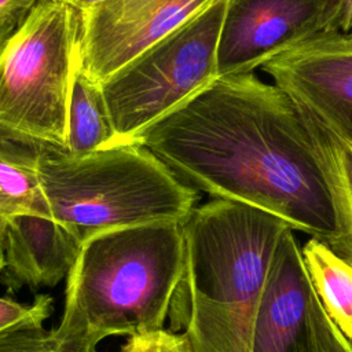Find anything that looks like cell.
Instances as JSON below:
<instances>
[{"instance_id":"obj_1","label":"cell","mask_w":352,"mask_h":352,"mask_svg":"<svg viewBox=\"0 0 352 352\" xmlns=\"http://www.w3.org/2000/svg\"><path fill=\"white\" fill-rule=\"evenodd\" d=\"M133 142L213 198L268 212L327 242L330 183L304 110L256 74L219 77Z\"/></svg>"},{"instance_id":"obj_2","label":"cell","mask_w":352,"mask_h":352,"mask_svg":"<svg viewBox=\"0 0 352 352\" xmlns=\"http://www.w3.org/2000/svg\"><path fill=\"white\" fill-rule=\"evenodd\" d=\"M289 228L235 201L195 206L183 223L184 270L168 316L190 352H253L263 293Z\"/></svg>"},{"instance_id":"obj_3","label":"cell","mask_w":352,"mask_h":352,"mask_svg":"<svg viewBox=\"0 0 352 352\" xmlns=\"http://www.w3.org/2000/svg\"><path fill=\"white\" fill-rule=\"evenodd\" d=\"M184 260L179 221L125 227L85 239L66 278L55 336L96 348L106 337L132 338L164 330Z\"/></svg>"},{"instance_id":"obj_4","label":"cell","mask_w":352,"mask_h":352,"mask_svg":"<svg viewBox=\"0 0 352 352\" xmlns=\"http://www.w3.org/2000/svg\"><path fill=\"white\" fill-rule=\"evenodd\" d=\"M38 176L51 219L81 242L125 227L184 223L198 201L195 188L136 142L85 155L43 142Z\"/></svg>"},{"instance_id":"obj_5","label":"cell","mask_w":352,"mask_h":352,"mask_svg":"<svg viewBox=\"0 0 352 352\" xmlns=\"http://www.w3.org/2000/svg\"><path fill=\"white\" fill-rule=\"evenodd\" d=\"M77 11L37 0L0 51V125L65 147Z\"/></svg>"},{"instance_id":"obj_6","label":"cell","mask_w":352,"mask_h":352,"mask_svg":"<svg viewBox=\"0 0 352 352\" xmlns=\"http://www.w3.org/2000/svg\"><path fill=\"white\" fill-rule=\"evenodd\" d=\"M228 0H214L102 85L120 143L133 142L219 78L217 44Z\"/></svg>"},{"instance_id":"obj_7","label":"cell","mask_w":352,"mask_h":352,"mask_svg":"<svg viewBox=\"0 0 352 352\" xmlns=\"http://www.w3.org/2000/svg\"><path fill=\"white\" fill-rule=\"evenodd\" d=\"M214 0H106L76 10V59L103 84Z\"/></svg>"},{"instance_id":"obj_8","label":"cell","mask_w":352,"mask_h":352,"mask_svg":"<svg viewBox=\"0 0 352 352\" xmlns=\"http://www.w3.org/2000/svg\"><path fill=\"white\" fill-rule=\"evenodd\" d=\"M337 8L333 0H228L217 44L219 77L252 73L326 32Z\"/></svg>"},{"instance_id":"obj_9","label":"cell","mask_w":352,"mask_h":352,"mask_svg":"<svg viewBox=\"0 0 352 352\" xmlns=\"http://www.w3.org/2000/svg\"><path fill=\"white\" fill-rule=\"evenodd\" d=\"M263 69L314 120L352 144V36L322 32Z\"/></svg>"},{"instance_id":"obj_10","label":"cell","mask_w":352,"mask_h":352,"mask_svg":"<svg viewBox=\"0 0 352 352\" xmlns=\"http://www.w3.org/2000/svg\"><path fill=\"white\" fill-rule=\"evenodd\" d=\"M289 228L278 246L263 293L253 352H315L309 323L312 285Z\"/></svg>"},{"instance_id":"obj_11","label":"cell","mask_w":352,"mask_h":352,"mask_svg":"<svg viewBox=\"0 0 352 352\" xmlns=\"http://www.w3.org/2000/svg\"><path fill=\"white\" fill-rule=\"evenodd\" d=\"M81 245L67 227L51 217L26 213L10 216L3 238L1 282L10 293L54 287L67 278Z\"/></svg>"},{"instance_id":"obj_12","label":"cell","mask_w":352,"mask_h":352,"mask_svg":"<svg viewBox=\"0 0 352 352\" xmlns=\"http://www.w3.org/2000/svg\"><path fill=\"white\" fill-rule=\"evenodd\" d=\"M43 140L0 125V212L51 217L41 190L38 160Z\"/></svg>"},{"instance_id":"obj_13","label":"cell","mask_w":352,"mask_h":352,"mask_svg":"<svg viewBox=\"0 0 352 352\" xmlns=\"http://www.w3.org/2000/svg\"><path fill=\"white\" fill-rule=\"evenodd\" d=\"M118 143L102 85L91 80L76 59L67 107L66 151L85 155Z\"/></svg>"},{"instance_id":"obj_14","label":"cell","mask_w":352,"mask_h":352,"mask_svg":"<svg viewBox=\"0 0 352 352\" xmlns=\"http://www.w3.org/2000/svg\"><path fill=\"white\" fill-rule=\"evenodd\" d=\"M311 285L330 320L352 342V261L312 238L301 249Z\"/></svg>"},{"instance_id":"obj_15","label":"cell","mask_w":352,"mask_h":352,"mask_svg":"<svg viewBox=\"0 0 352 352\" xmlns=\"http://www.w3.org/2000/svg\"><path fill=\"white\" fill-rule=\"evenodd\" d=\"M318 153L323 162L336 210V234L327 243L352 261V144L329 132L307 111Z\"/></svg>"},{"instance_id":"obj_16","label":"cell","mask_w":352,"mask_h":352,"mask_svg":"<svg viewBox=\"0 0 352 352\" xmlns=\"http://www.w3.org/2000/svg\"><path fill=\"white\" fill-rule=\"evenodd\" d=\"M0 352H98L78 344L59 340L52 331H45L43 324L28 326L0 336Z\"/></svg>"},{"instance_id":"obj_17","label":"cell","mask_w":352,"mask_h":352,"mask_svg":"<svg viewBox=\"0 0 352 352\" xmlns=\"http://www.w3.org/2000/svg\"><path fill=\"white\" fill-rule=\"evenodd\" d=\"M52 311V298L40 294L32 304L0 297V336L28 326H40Z\"/></svg>"},{"instance_id":"obj_18","label":"cell","mask_w":352,"mask_h":352,"mask_svg":"<svg viewBox=\"0 0 352 352\" xmlns=\"http://www.w3.org/2000/svg\"><path fill=\"white\" fill-rule=\"evenodd\" d=\"M309 323L315 352H352V342L330 320L315 290L309 301Z\"/></svg>"},{"instance_id":"obj_19","label":"cell","mask_w":352,"mask_h":352,"mask_svg":"<svg viewBox=\"0 0 352 352\" xmlns=\"http://www.w3.org/2000/svg\"><path fill=\"white\" fill-rule=\"evenodd\" d=\"M121 352H190L182 334L161 330L148 336L132 337Z\"/></svg>"},{"instance_id":"obj_20","label":"cell","mask_w":352,"mask_h":352,"mask_svg":"<svg viewBox=\"0 0 352 352\" xmlns=\"http://www.w3.org/2000/svg\"><path fill=\"white\" fill-rule=\"evenodd\" d=\"M326 32L352 36V0H341L338 10Z\"/></svg>"},{"instance_id":"obj_21","label":"cell","mask_w":352,"mask_h":352,"mask_svg":"<svg viewBox=\"0 0 352 352\" xmlns=\"http://www.w3.org/2000/svg\"><path fill=\"white\" fill-rule=\"evenodd\" d=\"M28 11H15V12H4L0 14V51L3 50L8 37L15 32V29L25 19Z\"/></svg>"},{"instance_id":"obj_22","label":"cell","mask_w":352,"mask_h":352,"mask_svg":"<svg viewBox=\"0 0 352 352\" xmlns=\"http://www.w3.org/2000/svg\"><path fill=\"white\" fill-rule=\"evenodd\" d=\"M37 0H0V14L28 11Z\"/></svg>"},{"instance_id":"obj_23","label":"cell","mask_w":352,"mask_h":352,"mask_svg":"<svg viewBox=\"0 0 352 352\" xmlns=\"http://www.w3.org/2000/svg\"><path fill=\"white\" fill-rule=\"evenodd\" d=\"M6 227H7V216H4L0 212V248H3V238H4Z\"/></svg>"},{"instance_id":"obj_24","label":"cell","mask_w":352,"mask_h":352,"mask_svg":"<svg viewBox=\"0 0 352 352\" xmlns=\"http://www.w3.org/2000/svg\"><path fill=\"white\" fill-rule=\"evenodd\" d=\"M4 267V254H3V248H0V272L3 271Z\"/></svg>"},{"instance_id":"obj_25","label":"cell","mask_w":352,"mask_h":352,"mask_svg":"<svg viewBox=\"0 0 352 352\" xmlns=\"http://www.w3.org/2000/svg\"><path fill=\"white\" fill-rule=\"evenodd\" d=\"M333 1L336 3V6H337V7H338V6H340V3H341V0H333ZM337 10H338V8H337Z\"/></svg>"}]
</instances>
